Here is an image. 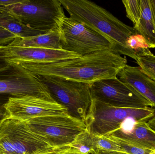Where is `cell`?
<instances>
[{
	"label": "cell",
	"mask_w": 155,
	"mask_h": 154,
	"mask_svg": "<svg viewBox=\"0 0 155 154\" xmlns=\"http://www.w3.org/2000/svg\"><path fill=\"white\" fill-rule=\"evenodd\" d=\"M8 61L21 65L37 76H55L89 84L117 77L120 70L127 65L125 58L112 50L97 52L53 62H34L18 60Z\"/></svg>",
	"instance_id": "cell-1"
},
{
	"label": "cell",
	"mask_w": 155,
	"mask_h": 154,
	"mask_svg": "<svg viewBox=\"0 0 155 154\" xmlns=\"http://www.w3.org/2000/svg\"><path fill=\"white\" fill-rule=\"evenodd\" d=\"M70 18L84 24L105 36L113 42L115 51L136 61L137 57L128 49V38L137 33L134 27L126 25L111 13L88 0H60Z\"/></svg>",
	"instance_id": "cell-2"
},
{
	"label": "cell",
	"mask_w": 155,
	"mask_h": 154,
	"mask_svg": "<svg viewBox=\"0 0 155 154\" xmlns=\"http://www.w3.org/2000/svg\"><path fill=\"white\" fill-rule=\"evenodd\" d=\"M155 116V108L116 107L92 99L84 123L94 136L107 137L131 122H147Z\"/></svg>",
	"instance_id": "cell-3"
},
{
	"label": "cell",
	"mask_w": 155,
	"mask_h": 154,
	"mask_svg": "<svg viewBox=\"0 0 155 154\" xmlns=\"http://www.w3.org/2000/svg\"><path fill=\"white\" fill-rule=\"evenodd\" d=\"M37 77L56 103L71 116L84 122L92 101L90 84L55 76Z\"/></svg>",
	"instance_id": "cell-4"
},
{
	"label": "cell",
	"mask_w": 155,
	"mask_h": 154,
	"mask_svg": "<svg viewBox=\"0 0 155 154\" xmlns=\"http://www.w3.org/2000/svg\"><path fill=\"white\" fill-rule=\"evenodd\" d=\"M25 122L31 131L55 150L68 147L87 131L84 122L68 114L41 117Z\"/></svg>",
	"instance_id": "cell-5"
},
{
	"label": "cell",
	"mask_w": 155,
	"mask_h": 154,
	"mask_svg": "<svg viewBox=\"0 0 155 154\" xmlns=\"http://www.w3.org/2000/svg\"><path fill=\"white\" fill-rule=\"evenodd\" d=\"M62 49L80 56L105 50L116 52L105 36L84 24L64 16L58 24Z\"/></svg>",
	"instance_id": "cell-6"
},
{
	"label": "cell",
	"mask_w": 155,
	"mask_h": 154,
	"mask_svg": "<svg viewBox=\"0 0 155 154\" xmlns=\"http://www.w3.org/2000/svg\"><path fill=\"white\" fill-rule=\"evenodd\" d=\"M11 62L0 70V102L6 104L10 97L31 96L56 103L36 75L21 65Z\"/></svg>",
	"instance_id": "cell-7"
},
{
	"label": "cell",
	"mask_w": 155,
	"mask_h": 154,
	"mask_svg": "<svg viewBox=\"0 0 155 154\" xmlns=\"http://www.w3.org/2000/svg\"><path fill=\"white\" fill-rule=\"evenodd\" d=\"M55 151L31 131L25 122L9 118L0 126V154H42Z\"/></svg>",
	"instance_id": "cell-8"
},
{
	"label": "cell",
	"mask_w": 155,
	"mask_h": 154,
	"mask_svg": "<svg viewBox=\"0 0 155 154\" xmlns=\"http://www.w3.org/2000/svg\"><path fill=\"white\" fill-rule=\"evenodd\" d=\"M5 8L23 24L47 32L58 28L60 20L65 15L60 0H23Z\"/></svg>",
	"instance_id": "cell-9"
},
{
	"label": "cell",
	"mask_w": 155,
	"mask_h": 154,
	"mask_svg": "<svg viewBox=\"0 0 155 154\" xmlns=\"http://www.w3.org/2000/svg\"><path fill=\"white\" fill-rule=\"evenodd\" d=\"M92 99L116 107L145 108L153 107L149 101L117 77L90 83Z\"/></svg>",
	"instance_id": "cell-10"
},
{
	"label": "cell",
	"mask_w": 155,
	"mask_h": 154,
	"mask_svg": "<svg viewBox=\"0 0 155 154\" xmlns=\"http://www.w3.org/2000/svg\"><path fill=\"white\" fill-rule=\"evenodd\" d=\"M5 107L9 117L24 122L41 117L68 114L67 109L58 103L31 96L10 97Z\"/></svg>",
	"instance_id": "cell-11"
},
{
	"label": "cell",
	"mask_w": 155,
	"mask_h": 154,
	"mask_svg": "<svg viewBox=\"0 0 155 154\" xmlns=\"http://www.w3.org/2000/svg\"><path fill=\"white\" fill-rule=\"evenodd\" d=\"M2 53L3 57L8 61L18 60L34 62H53L81 56L63 50L8 46H2Z\"/></svg>",
	"instance_id": "cell-12"
},
{
	"label": "cell",
	"mask_w": 155,
	"mask_h": 154,
	"mask_svg": "<svg viewBox=\"0 0 155 154\" xmlns=\"http://www.w3.org/2000/svg\"><path fill=\"white\" fill-rule=\"evenodd\" d=\"M106 137L117 138L124 142L151 150H155V133L147 122L128 123Z\"/></svg>",
	"instance_id": "cell-13"
},
{
	"label": "cell",
	"mask_w": 155,
	"mask_h": 154,
	"mask_svg": "<svg viewBox=\"0 0 155 154\" xmlns=\"http://www.w3.org/2000/svg\"><path fill=\"white\" fill-rule=\"evenodd\" d=\"M122 82L131 86L155 108V80L147 76L139 66L126 65L117 74Z\"/></svg>",
	"instance_id": "cell-14"
},
{
	"label": "cell",
	"mask_w": 155,
	"mask_h": 154,
	"mask_svg": "<svg viewBox=\"0 0 155 154\" xmlns=\"http://www.w3.org/2000/svg\"><path fill=\"white\" fill-rule=\"evenodd\" d=\"M7 46L62 50L61 43V33L59 28L45 34L34 37L25 38L18 37Z\"/></svg>",
	"instance_id": "cell-15"
},
{
	"label": "cell",
	"mask_w": 155,
	"mask_h": 154,
	"mask_svg": "<svg viewBox=\"0 0 155 154\" xmlns=\"http://www.w3.org/2000/svg\"><path fill=\"white\" fill-rule=\"evenodd\" d=\"M0 27L10 31L19 38H29L48 33L23 24L13 14L3 7H0Z\"/></svg>",
	"instance_id": "cell-16"
},
{
	"label": "cell",
	"mask_w": 155,
	"mask_h": 154,
	"mask_svg": "<svg viewBox=\"0 0 155 154\" xmlns=\"http://www.w3.org/2000/svg\"><path fill=\"white\" fill-rule=\"evenodd\" d=\"M142 14L139 24L135 29L142 35L150 48H155V21L150 0H141Z\"/></svg>",
	"instance_id": "cell-17"
},
{
	"label": "cell",
	"mask_w": 155,
	"mask_h": 154,
	"mask_svg": "<svg viewBox=\"0 0 155 154\" xmlns=\"http://www.w3.org/2000/svg\"><path fill=\"white\" fill-rule=\"evenodd\" d=\"M68 147H71L82 154H91L94 152L95 148L93 141V135L87 130L79 135L75 141Z\"/></svg>",
	"instance_id": "cell-18"
},
{
	"label": "cell",
	"mask_w": 155,
	"mask_h": 154,
	"mask_svg": "<svg viewBox=\"0 0 155 154\" xmlns=\"http://www.w3.org/2000/svg\"><path fill=\"white\" fill-rule=\"evenodd\" d=\"M136 62L145 74L155 80V55L149 50L139 55Z\"/></svg>",
	"instance_id": "cell-19"
},
{
	"label": "cell",
	"mask_w": 155,
	"mask_h": 154,
	"mask_svg": "<svg viewBox=\"0 0 155 154\" xmlns=\"http://www.w3.org/2000/svg\"><path fill=\"white\" fill-rule=\"evenodd\" d=\"M127 16L134 24L136 29L139 24L142 14L141 0H123Z\"/></svg>",
	"instance_id": "cell-20"
},
{
	"label": "cell",
	"mask_w": 155,
	"mask_h": 154,
	"mask_svg": "<svg viewBox=\"0 0 155 154\" xmlns=\"http://www.w3.org/2000/svg\"><path fill=\"white\" fill-rule=\"evenodd\" d=\"M128 49L134 52L137 57L150 50L144 38L139 33L130 36L126 42Z\"/></svg>",
	"instance_id": "cell-21"
},
{
	"label": "cell",
	"mask_w": 155,
	"mask_h": 154,
	"mask_svg": "<svg viewBox=\"0 0 155 154\" xmlns=\"http://www.w3.org/2000/svg\"><path fill=\"white\" fill-rule=\"evenodd\" d=\"M93 141L96 150L123 152L116 142L104 137L93 135Z\"/></svg>",
	"instance_id": "cell-22"
},
{
	"label": "cell",
	"mask_w": 155,
	"mask_h": 154,
	"mask_svg": "<svg viewBox=\"0 0 155 154\" xmlns=\"http://www.w3.org/2000/svg\"><path fill=\"white\" fill-rule=\"evenodd\" d=\"M116 142L122 149L123 152L128 154H150L153 150L137 146L135 145L124 142L117 138L107 137Z\"/></svg>",
	"instance_id": "cell-23"
},
{
	"label": "cell",
	"mask_w": 155,
	"mask_h": 154,
	"mask_svg": "<svg viewBox=\"0 0 155 154\" xmlns=\"http://www.w3.org/2000/svg\"><path fill=\"white\" fill-rule=\"evenodd\" d=\"M16 38L17 35L0 27V46H7Z\"/></svg>",
	"instance_id": "cell-24"
},
{
	"label": "cell",
	"mask_w": 155,
	"mask_h": 154,
	"mask_svg": "<svg viewBox=\"0 0 155 154\" xmlns=\"http://www.w3.org/2000/svg\"><path fill=\"white\" fill-rule=\"evenodd\" d=\"M52 154H82L79 152L71 148L66 147L62 149L56 150L53 152Z\"/></svg>",
	"instance_id": "cell-25"
},
{
	"label": "cell",
	"mask_w": 155,
	"mask_h": 154,
	"mask_svg": "<svg viewBox=\"0 0 155 154\" xmlns=\"http://www.w3.org/2000/svg\"><path fill=\"white\" fill-rule=\"evenodd\" d=\"M5 104L0 103V126L3 122L9 118V115L5 107Z\"/></svg>",
	"instance_id": "cell-26"
},
{
	"label": "cell",
	"mask_w": 155,
	"mask_h": 154,
	"mask_svg": "<svg viewBox=\"0 0 155 154\" xmlns=\"http://www.w3.org/2000/svg\"><path fill=\"white\" fill-rule=\"evenodd\" d=\"M23 0H0V7H7L20 3Z\"/></svg>",
	"instance_id": "cell-27"
},
{
	"label": "cell",
	"mask_w": 155,
	"mask_h": 154,
	"mask_svg": "<svg viewBox=\"0 0 155 154\" xmlns=\"http://www.w3.org/2000/svg\"><path fill=\"white\" fill-rule=\"evenodd\" d=\"M2 46H0V70L6 68L11 63V62H9L3 57L2 53Z\"/></svg>",
	"instance_id": "cell-28"
},
{
	"label": "cell",
	"mask_w": 155,
	"mask_h": 154,
	"mask_svg": "<svg viewBox=\"0 0 155 154\" xmlns=\"http://www.w3.org/2000/svg\"><path fill=\"white\" fill-rule=\"evenodd\" d=\"M91 154H128L124 152L117 151H107L104 150H97Z\"/></svg>",
	"instance_id": "cell-29"
},
{
	"label": "cell",
	"mask_w": 155,
	"mask_h": 154,
	"mask_svg": "<svg viewBox=\"0 0 155 154\" xmlns=\"http://www.w3.org/2000/svg\"><path fill=\"white\" fill-rule=\"evenodd\" d=\"M149 128L155 133V116L147 122Z\"/></svg>",
	"instance_id": "cell-30"
},
{
	"label": "cell",
	"mask_w": 155,
	"mask_h": 154,
	"mask_svg": "<svg viewBox=\"0 0 155 154\" xmlns=\"http://www.w3.org/2000/svg\"><path fill=\"white\" fill-rule=\"evenodd\" d=\"M151 2V7L153 14L154 18L155 21V0H150Z\"/></svg>",
	"instance_id": "cell-31"
},
{
	"label": "cell",
	"mask_w": 155,
	"mask_h": 154,
	"mask_svg": "<svg viewBox=\"0 0 155 154\" xmlns=\"http://www.w3.org/2000/svg\"><path fill=\"white\" fill-rule=\"evenodd\" d=\"M150 154H155V150H153Z\"/></svg>",
	"instance_id": "cell-32"
},
{
	"label": "cell",
	"mask_w": 155,
	"mask_h": 154,
	"mask_svg": "<svg viewBox=\"0 0 155 154\" xmlns=\"http://www.w3.org/2000/svg\"><path fill=\"white\" fill-rule=\"evenodd\" d=\"M53 152H51L47 153H45L42 154H52Z\"/></svg>",
	"instance_id": "cell-33"
}]
</instances>
